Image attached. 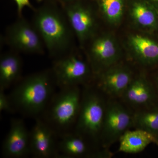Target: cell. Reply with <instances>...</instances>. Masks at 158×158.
Masks as SVG:
<instances>
[{
	"label": "cell",
	"instance_id": "1",
	"mask_svg": "<svg viewBox=\"0 0 158 158\" xmlns=\"http://www.w3.org/2000/svg\"><path fill=\"white\" fill-rule=\"evenodd\" d=\"M57 87L51 69L20 80L9 95L16 113L36 118L44 113Z\"/></svg>",
	"mask_w": 158,
	"mask_h": 158
},
{
	"label": "cell",
	"instance_id": "2",
	"mask_svg": "<svg viewBox=\"0 0 158 158\" xmlns=\"http://www.w3.org/2000/svg\"><path fill=\"white\" fill-rule=\"evenodd\" d=\"M32 23L54 60L72 52L74 34L65 12L54 5H44L34 10Z\"/></svg>",
	"mask_w": 158,
	"mask_h": 158
},
{
	"label": "cell",
	"instance_id": "3",
	"mask_svg": "<svg viewBox=\"0 0 158 158\" xmlns=\"http://www.w3.org/2000/svg\"><path fill=\"white\" fill-rule=\"evenodd\" d=\"M82 95L79 86L59 89L40 117L58 136L73 131L80 112Z\"/></svg>",
	"mask_w": 158,
	"mask_h": 158
},
{
	"label": "cell",
	"instance_id": "4",
	"mask_svg": "<svg viewBox=\"0 0 158 158\" xmlns=\"http://www.w3.org/2000/svg\"><path fill=\"white\" fill-rule=\"evenodd\" d=\"M106 105L98 90L86 87L82 93L81 108L73 131L91 144L100 142Z\"/></svg>",
	"mask_w": 158,
	"mask_h": 158
},
{
	"label": "cell",
	"instance_id": "5",
	"mask_svg": "<svg viewBox=\"0 0 158 158\" xmlns=\"http://www.w3.org/2000/svg\"><path fill=\"white\" fill-rule=\"evenodd\" d=\"M51 69L59 89L87 85L94 73L88 60L73 51L55 59Z\"/></svg>",
	"mask_w": 158,
	"mask_h": 158
},
{
	"label": "cell",
	"instance_id": "6",
	"mask_svg": "<svg viewBox=\"0 0 158 158\" xmlns=\"http://www.w3.org/2000/svg\"><path fill=\"white\" fill-rule=\"evenodd\" d=\"M88 61L93 73L99 75L118 63L121 56L118 40L111 33L96 34L88 41Z\"/></svg>",
	"mask_w": 158,
	"mask_h": 158
},
{
	"label": "cell",
	"instance_id": "7",
	"mask_svg": "<svg viewBox=\"0 0 158 158\" xmlns=\"http://www.w3.org/2000/svg\"><path fill=\"white\" fill-rule=\"evenodd\" d=\"M6 43L17 52L41 54L44 52V44L33 24L19 16L6 30Z\"/></svg>",
	"mask_w": 158,
	"mask_h": 158
},
{
	"label": "cell",
	"instance_id": "8",
	"mask_svg": "<svg viewBox=\"0 0 158 158\" xmlns=\"http://www.w3.org/2000/svg\"><path fill=\"white\" fill-rule=\"evenodd\" d=\"M78 1L68 3L64 11L74 34L84 45L97 34V21L93 9Z\"/></svg>",
	"mask_w": 158,
	"mask_h": 158
},
{
	"label": "cell",
	"instance_id": "9",
	"mask_svg": "<svg viewBox=\"0 0 158 158\" xmlns=\"http://www.w3.org/2000/svg\"><path fill=\"white\" fill-rule=\"evenodd\" d=\"M133 125V116L121 105L112 102L106 105L100 142L107 148L129 130Z\"/></svg>",
	"mask_w": 158,
	"mask_h": 158
},
{
	"label": "cell",
	"instance_id": "10",
	"mask_svg": "<svg viewBox=\"0 0 158 158\" xmlns=\"http://www.w3.org/2000/svg\"><path fill=\"white\" fill-rule=\"evenodd\" d=\"M58 138L56 133L42 118H35L30 131L31 155L37 158L59 157Z\"/></svg>",
	"mask_w": 158,
	"mask_h": 158
},
{
	"label": "cell",
	"instance_id": "11",
	"mask_svg": "<svg viewBox=\"0 0 158 158\" xmlns=\"http://www.w3.org/2000/svg\"><path fill=\"white\" fill-rule=\"evenodd\" d=\"M2 152L8 158L27 157L31 155L30 131L20 118H13L10 129L3 141Z\"/></svg>",
	"mask_w": 158,
	"mask_h": 158
},
{
	"label": "cell",
	"instance_id": "12",
	"mask_svg": "<svg viewBox=\"0 0 158 158\" xmlns=\"http://www.w3.org/2000/svg\"><path fill=\"white\" fill-rule=\"evenodd\" d=\"M150 34L139 31L130 34L127 40L132 58L144 66L158 64V41Z\"/></svg>",
	"mask_w": 158,
	"mask_h": 158
},
{
	"label": "cell",
	"instance_id": "13",
	"mask_svg": "<svg viewBox=\"0 0 158 158\" xmlns=\"http://www.w3.org/2000/svg\"><path fill=\"white\" fill-rule=\"evenodd\" d=\"M98 75L99 89L113 96H123L133 79L130 69L118 63Z\"/></svg>",
	"mask_w": 158,
	"mask_h": 158
},
{
	"label": "cell",
	"instance_id": "14",
	"mask_svg": "<svg viewBox=\"0 0 158 158\" xmlns=\"http://www.w3.org/2000/svg\"><path fill=\"white\" fill-rule=\"evenodd\" d=\"M128 13L138 31L150 34L158 32V10L148 0H131Z\"/></svg>",
	"mask_w": 158,
	"mask_h": 158
},
{
	"label": "cell",
	"instance_id": "15",
	"mask_svg": "<svg viewBox=\"0 0 158 158\" xmlns=\"http://www.w3.org/2000/svg\"><path fill=\"white\" fill-rule=\"evenodd\" d=\"M90 143L73 131L59 136V158L93 157L96 152L92 150Z\"/></svg>",
	"mask_w": 158,
	"mask_h": 158
},
{
	"label": "cell",
	"instance_id": "16",
	"mask_svg": "<svg viewBox=\"0 0 158 158\" xmlns=\"http://www.w3.org/2000/svg\"><path fill=\"white\" fill-rule=\"evenodd\" d=\"M23 63L19 53L10 51L0 59V89L6 90L21 80Z\"/></svg>",
	"mask_w": 158,
	"mask_h": 158
},
{
	"label": "cell",
	"instance_id": "17",
	"mask_svg": "<svg viewBox=\"0 0 158 158\" xmlns=\"http://www.w3.org/2000/svg\"><path fill=\"white\" fill-rule=\"evenodd\" d=\"M118 151L129 154L141 152L152 143L156 144V136L140 129L127 130L119 138Z\"/></svg>",
	"mask_w": 158,
	"mask_h": 158
},
{
	"label": "cell",
	"instance_id": "18",
	"mask_svg": "<svg viewBox=\"0 0 158 158\" xmlns=\"http://www.w3.org/2000/svg\"><path fill=\"white\" fill-rule=\"evenodd\" d=\"M123 96L134 106H143L150 104L154 98L152 87L145 77L133 78Z\"/></svg>",
	"mask_w": 158,
	"mask_h": 158
},
{
	"label": "cell",
	"instance_id": "19",
	"mask_svg": "<svg viewBox=\"0 0 158 158\" xmlns=\"http://www.w3.org/2000/svg\"><path fill=\"white\" fill-rule=\"evenodd\" d=\"M127 0H97L102 17L110 25L118 26L123 19Z\"/></svg>",
	"mask_w": 158,
	"mask_h": 158
},
{
	"label": "cell",
	"instance_id": "20",
	"mask_svg": "<svg viewBox=\"0 0 158 158\" xmlns=\"http://www.w3.org/2000/svg\"><path fill=\"white\" fill-rule=\"evenodd\" d=\"M133 125L136 129L158 135V110H142L133 116Z\"/></svg>",
	"mask_w": 158,
	"mask_h": 158
},
{
	"label": "cell",
	"instance_id": "21",
	"mask_svg": "<svg viewBox=\"0 0 158 158\" xmlns=\"http://www.w3.org/2000/svg\"><path fill=\"white\" fill-rule=\"evenodd\" d=\"M5 90L0 89V112L9 113H16L15 110L9 94L5 93Z\"/></svg>",
	"mask_w": 158,
	"mask_h": 158
},
{
	"label": "cell",
	"instance_id": "22",
	"mask_svg": "<svg viewBox=\"0 0 158 158\" xmlns=\"http://www.w3.org/2000/svg\"><path fill=\"white\" fill-rule=\"evenodd\" d=\"M17 6V12L19 16H22V11L25 7H28L33 9V6L30 2V0H14Z\"/></svg>",
	"mask_w": 158,
	"mask_h": 158
},
{
	"label": "cell",
	"instance_id": "23",
	"mask_svg": "<svg viewBox=\"0 0 158 158\" xmlns=\"http://www.w3.org/2000/svg\"><path fill=\"white\" fill-rule=\"evenodd\" d=\"M148 1L158 10V0H148Z\"/></svg>",
	"mask_w": 158,
	"mask_h": 158
},
{
	"label": "cell",
	"instance_id": "24",
	"mask_svg": "<svg viewBox=\"0 0 158 158\" xmlns=\"http://www.w3.org/2000/svg\"><path fill=\"white\" fill-rule=\"evenodd\" d=\"M65 3H68L72 2H75V1H79V0H63Z\"/></svg>",
	"mask_w": 158,
	"mask_h": 158
},
{
	"label": "cell",
	"instance_id": "25",
	"mask_svg": "<svg viewBox=\"0 0 158 158\" xmlns=\"http://www.w3.org/2000/svg\"><path fill=\"white\" fill-rule=\"evenodd\" d=\"M157 142L156 144L158 145V135L156 136Z\"/></svg>",
	"mask_w": 158,
	"mask_h": 158
},
{
	"label": "cell",
	"instance_id": "26",
	"mask_svg": "<svg viewBox=\"0 0 158 158\" xmlns=\"http://www.w3.org/2000/svg\"><path fill=\"white\" fill-rule=\"evenodd\" d=\"M157 85H158V77L157 79Z\"/></svg>",
	"mask_w": 158,
	"mask_h": 158
}]
</instances>
